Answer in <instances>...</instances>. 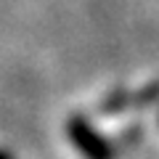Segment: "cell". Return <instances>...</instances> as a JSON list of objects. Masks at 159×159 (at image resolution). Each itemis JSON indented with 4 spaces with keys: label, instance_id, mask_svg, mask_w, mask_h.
Masks as SVG:
<instances>
[{
    "label": "cell",
    "instance_id": "cell-2",
    "mask_svg": "<svg viewBox=\"0 0 159 159\" xmlns=\"http://www.w3.org/2000/svg\"><path fill=\"white\" fill-rule=\"evenodd\" d=\"M0 159H13V154L8 148H0Z\"/></svg>",
    "mask_w": 159,
    "mask_h": 159
},
{
    "label": "cell",
    "instance_id": "cell-1",
    "mask_svg": "<svg viewBox=\"0 0 159 159\" xmlns=\"http://www.w3.org/2000/svg\"><path fill=\"white\" fill-rule=\"evenodd\" d=\"M66 135L85 159H111V146L106 143V138H101L90 122H85L77 114L66 119Z\"/></svg>",
    "mask_w": 159,
    "mask_h": 159
}]
</instances>
